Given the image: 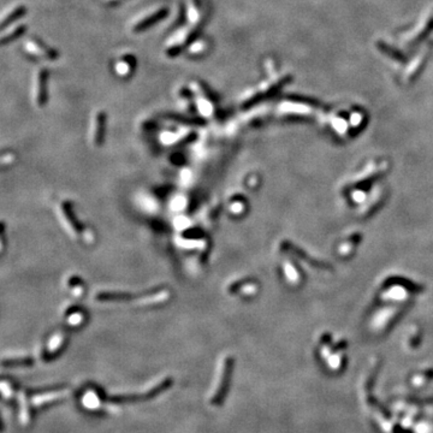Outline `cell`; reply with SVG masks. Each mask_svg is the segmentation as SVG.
Wrapping results in <instances>:
<instances>
[{"mask_svg": "<svg viewBox=\"0 0 433 433\" xmlns=\"http://www.w3.org/2000/svg\"><path fill=\"white\" fill-rule=\"evenodd\" d=\"M105 124L106 115L103 112H98L94 117L93 122V142L95 146H100L104 141V134H105Z\"/></svg>", "mask_w": 433, "mask_h": 433, "instance_id": "52a82bcc", "label": "cell"}, {"mask_svg": "<svg viewBox=\"0 0 433 433\" xmlns=\"http://www.w3.org/2000/svg\"><path fill=\"white\" fill-rule=\"evenodd\" d=\"M27 13V7L22 2H12L0 11V31L18 24V21Z\"/></svg>", "mask_w": 433, "mask_h": 433, "instance_id": "277c9868", "label": "cell"}, {"mask_svg": "<svg viewBox=\"0 0 433 433\" xmlns=\"http://www.w3.org/2000/svg\"><path fill=\"white\" fill-rule=\"evenodd\" d=\"M83 403H85V406L88 407V408H95V407L99 406V400H98L97 395L88 394L85 396Z\"/></svg>", "mask_w": 433, "mask_h": 433, "instance_id": "8fae6325", "label": "cell"}, {"mask_svg": "<svg viewBox=\"0 0 433 433\" xmlns=\"http://www.w3.org/2000/svg\"><path fill=\"white\" fill-rule=\"evenodd\" d=\"M106 1V0H105ZM108 1H113V2H115V1H119V0H108Z\"/></svg>", "mask_w": 433, "mask_h": 433, "instance_id": "7c38bea8", "label": "cell"}, {"mask_svg": "<svg viewBox=\"0 0 433 433\" xmlns=\"http://www.w3.org/2000/svg\"><path fill=\"white\" fill-rule=\"evenodd\" d=\"M135 60L134 57L131 56H123L118 60L117 64L114 65V70L120 76H128V75L134 70Z\"/></svg>", "mask_w": 433, "mask_h": 433, "instance_id": "9c48e42d", "label": "cell"}, {"mask_svg": "<svg viewBox=\"0 0 433 433\" xmlns=\"http://www.w3.org/2000/svg\"><path fill=\"white\" fill-rule=\"evenodd\" d=\"M50 77V72L46 68H37L33 72L31 79V95H33L34 103L37 106H42L47 100V81Z\"/></svg>", "mask_w": 433, "mask_h": 433, "instance_id": "3957f363", "label": "cell"}, {"mask_svg": "<svg viewBox=\"0 0 433 433\" xmlns=\"http://www.w3.org/2000/svg\"><path fill=\"white\" fill-rule=\"evenodd\" d=\"M62 212H63V216H64V220L69 224L70 229L74 231L75 233L82 232V231H81V225L79 224V220H76V216H75L74 212H72L70 205L69 204L63 205Z\"/></svg>", "mask_w": 433, "mask_h": 433, "instance_id": "30bf717a", "label": "cell"}, {"mask_svg": "<svg viewBox=\"0 0 433 433\" xmlns=\"http://www.w3.org/2000/svg\"><path fill=\"white\" fill-rule=\"evenodd\" d=\"M22 51L25 56L34 60L52 62L57 59V52L37 37H29L25 41H23Z\"/></svg>", "mask_w": 433, "mask_h": 433, "instance_id": "7a4b0ae2", "label": "cell"}, {"mask_svg": "<svg viewBox=\"0 0 433 433\" xmlns=\"http://www.w3.org/2000/svg\"><path fill=\"white\" fill-rule=\"evenodd\" d=\"M24 29L25 27L21 23H18V24L13 25V27H11L8 29L7 33H5V30L6 29H4V30L0 31V46L5 45V43L13 41V40H16L17 37L21 36L23 33H24Z\"/></svg>", "mask_w": 433, "mask_h": 433, "instance_id": "ba28073f", "label": "cell"}, {"mask_svg": "<svg viewBox=\"0 0 433 433\" xmlns=\"http://www.w3.org/2000/svg\"><path fill=\"white\" fill-rule=\"evenodd\" d=\"M204 7L201 6L200 0H188V6H187V14L188 19L192 23L193 27L196 25H200L204 18V12H202Z\"/></svg>", "mask_w": 433, "mask_h": 433, "instance_id": "5b68a950", "label": "cell"}, {"mask_svg": "<svg viewBox=\"0 0 433 433\" xmlns=\"http://www.w3.org/2000/svg\"><path fill=\"white\" fill-rule=\"evenodd\" d=\"M231 371H232V359L230 356H225L220 361L215 386H213V390L211 391V403L212 404H218L223 401L225 391L227 389V383H229Z\"/></svg>", "mask_w": 433, "mask_h": 433, "instance_id": "6da1fadb", "label": "cell"}, {"mask_svg": "<svg viewBox=\"0 0 433 433\" xmlns=\"http://www.w3.org/2000/svg\"><path fill=\"white\" fill-rule=\"evenodd\" d=\"M165 12H166V8L161 7V8H157V10L152 11V12L149 13L141 14L140 18L134 23L132 28H134V30H138V29H143L144 27H148V25H151L152 23L157 22L159 18H161V17L165 14Z\"/></svg>", "mask_w": 433, "mask_h": 433, "instance_id": "8992f818", "label": "cell"}]
</instances>
